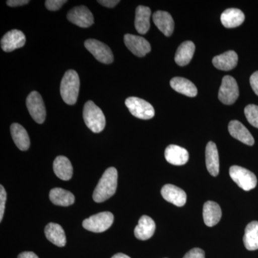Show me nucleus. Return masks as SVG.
<instances>
[{
  "mask_svg": "<svg viewBox=\"0 0 258 258\" xmlns=\"http://www.w3.org/2000/svg\"><path fill=\"white\" fill-rule=\"evenodd\" d=\"M118 184V171L114 167L107 169L98 181L93 192V199L96 203H101L114 195Z\"/></svg>",
  "mask_w": 258,
  "mask_h": 258,
  "instance_id": "f257e3e1",
  "label": "nucleus"
},
{
  "mask_svg": "<svg viewBox=\"0 0 258 258\" xmlns=\"http://www.w3.org/2000/svg\"><path fill=\"white\" fill-rule=\"evenodd\" d=\"M80 89L79 74L74 70L64 73L60 83V95L64 103L74 105L77 102Z\"/></svg>",
  "mask_w": 258,
  "mask_h": 258,
  "instance_id": "f03ea898",
  "label": "nucleus"
},
{
  "mask_svg": "<svg viewBox=\"0 0 258 258\" xmlns=\"http://www.w3.org/2000/svg\"><path fill=\"white\" fill-rule=\"evenodd\" d=\"M83 115L88 128L94 133H100L106 126V118L103 111L92 101L86 102Z\"/></svg>",
  "mask_w": 258,
  "mask_h": 258,
  "instance_id": "7ed1b4c3",
  "label": "nucleus"
},
{
  "mask_svg": "<svg viewBox=\"0 0 258 258\" xmlns=\"http://www.w3.org/2000/svg\"><path fill=\"white\" fill-rule=\"evenodd\" d=\"M113 220L114 217L111 212H100L83 220V226L86 230L100 233L108 230L113 225Z\"/></svg>",
  "mask_w": 258,
  "mask_h": 258,
  "instance_id": "20e7f679",
  "label": "nucleus"
},
{
  "mask_svg": "<svg viewBox=\"0 0 258 258\" xmlns=\"http://www.w3.org/2000/svg\"><path fill=\"white\" fill-rule=\"evenodd\" d=\"M125 104L130 113L140 119H151L155 115L154 107L142 98L129 97L125 100Z\"/></svg>",
  "mask_w": 258,
  "mask_h": 258,
  "instance_id": "39448f33",
  "label": "nucleus"
},
{
  "mask_svg": "<svg viewBox=\"0 0 258 258\" xmlns=\"http://www.w3.org/2000/svg\"><path fill=\"white\" fill-rule=\"evenodd\" d=\"M230 176L239 187L244 191L253 189L257 184V177L253 173L241 166H231Z\"/></svg>",
  "mask_w": 258,
  "mask_h": 258,
  "instance_id": "423d86ee",
  "label": "nucleus"
},
{
  "mask_svg": "<svg viewBox=\"0 0 258 258\" xmlns=\"http://www.w3.org/2000/svg\"><path fill=\"white\" fill-rule=\"evenodd\" d=\"M29 113L37 123H43L46 117V109L41 95L37 91H32L26 99Z\"/></svg>",
  "mask_w": 258,
  "mask_h": 258,
  "instance_id": "0eeeda50",
  "label": "nucleus"
},
{
  "mask_svg": "<svg viewBox=\"0 0 258 258\" xmlns=\"http://www.w3.org/2000/svg\"><path fill=\"white\" fill-rule=\"evenodd\" d=\"M239 88L237 81L230 76H226L222 81L219 91V100L225 105H232L239 97Z\"/></svg>",
  "mask_w": 258,
  "mask_h": 258,
  "instance_id": "6e6552de",
  "label": "nucleus"
},
{
  "mask_svg": "<svg viewBox=\"0 0 258 258\" xmlns=\"http://www.w3.org/2000/svg\"><path fill=\"white\" fill-rule=\"evenodd\" d=\"M87 49L97 60L104 64H110L113 62V52L108 45L95 39H88L84 43Z\"/></svg>",
  "mask_w": 258,
  "mask_h": 258,
  "instance_id": "1a4fd4ad",
  "label": "nucleus"
},
{
  "mask_svg": "<svg viewBox=\"0 0 258 258\" xmlns=\"http://www.w3.org/2000/svg\"><path fill=\"white\" fill-rule=\"evenodd\" d=\"M68 20L80 28H87L94 23L92 13L86 6L75 7L67 15Z\"/></svg>",
  "mask_w": 258,
  "mask_h": 258,
  "instance_id": "9d476101",
  "label": "nucleus"
},
{
  "mask_svg": "<svg viewBox=\"0 0 258 258\" xmlns=\"http://www.w3.org/2000/svg\"><path fill=\"white\" fill-rule=\"evenodd\" d=\"M124 42L128 50L138 57H144L152 50L149 42L142 37L125 34Z\"/></svg>",
  "mask_w": 258,
  "mask_h": 258,
  "instance_id": "9b49d317",
  "label": "nucleus"
},
{
  "mask_svg": "<svg viewBox=\"0 0 258 258\" xmlns=\"http://www.w3.org/2000/svg\"><path fill=\"white\" fill-rule=\"evenodd\" d=\"M25 42V34L20 30H13L7 32L1 39V47L5 52H10L23 47Z\"/></svg>",
  "mask_w": 258,
  "mask_h": 258,
  "instance_id": "f8f14e48",
  "label": "nucleus"
},
{
  "mask_svg": "<svg viewBox=\"0 0 258 258\" xmlns=\"http://www.w3.org/2000/svg\"><path fill=\"white\" fill-rule=\"evenodd\" d=\"M163 198L177 207L184 206L186 202V195L184 190L172 184H166L161 191Z\"/></svg>",
  "mask_w": 258,
  "mask_h": 258,
  "instance_id": "ddd939ff",
  "label": "nucleus"
},
{
  "mask_svg": "<svg viewBox=\"0 0 258 258\" xmlns=\"http://www.w3.org/2000/svg\"><path fill=\"white\" fill-rule=\"evenodd\" d=\"M166 161L173 165H184L189 161V153L184 148L176 145H169L166 147L165 153Z\"/></svg>",
  "mask_w": 258,
  "mask_h": 258,
  "instance_id": "4468645a",
  "label": "nucleus"
},
{
  "mask_svg": "<svg viewBox=\"0 0 258 258\" xmlns=\"http://www.w3.org/2000/svg\"><path fill=\"white\" fill-rule=\"evenodd\" d=\"M156 224L150 217L144 215L139 219L138 225L135 227L134 235L141 240H147L154 235Z\"/></svg>",
  "mask_w": 258,
  "mask_h": 258,
  "instance_id": "2eb2a0df",
  "label": "nucleus"
},
{
  "mask_svg": "<svg viewBox=\"0 0 258 258\" xmlns=\"http://www.w3.org/2000/svg\"><path fill=\"white\" fill-rule=\"evenodd\" d=\"M153 21L157 28L166 37L171 36L174 32V23L172 17L165 11H157L153 15Z\"/></svg>",
  "mask_w": 258,
  "mask_h": 258,
  "instance_id": "dca6fc26",
  "label": "nucleus"
},
{
  "mask_svg": "<svg viewBox=\"0 0 258 258\" xmlns=\"http://www.w3.org/2000/svg\"><path fill=\"white\" fill-rule=\"evenodd\" d=\"M228 130L230 135L233 138L248 146H252L254 140L252 134L241 122L238 120H232L228 125Z\"/></svg>",
  "mask_w": 258,
  "mask_h": 258,
  "instance_id": "f3484780",
  "label": "nucleus"
},
{
  "mask_svg": "<svg viewBox=\"0 0 258 258\" xmlns=\"http://www.w3.org/2000/svg\"><path fill=\"white\" fill-rule=\"evenodd\" d=\"M238 62V56L235 51L229 50L221 55L215 56L212 63L216 69L228 71L235 69Z\"/></svg>",
  "mask_w": 258,
  "mask_h": 258,
  "instance_id": "a211bd4d",
  "label": "nucleus"
},
{
  "mask_svg": "<svg viewBox=\"0 0 258 258\" xmlns=\"http://www.w3.org/2000/svg\"><path fill=\"white\" fill-rule=\"evenodd\" d=\"M222 217V210L220 205L215 202L208 201L203 207V219L205 225L213 227L218 224Z\"/></svg>",
  "mask_w": 258,
  "mask_h": 258,
  "instance_id": "6ab92c4d",
  "label": "nucleus"
},
{
  "mask_svg": "<svg viewBox=\"0 0 258 258\" xmlns=\"http://www.w3.org/2000/svg\"><path fill=\"white\" fill-rule=\"evenodd\" d=\"M207 169L212 176H217L220 171V159L216 144L210 142L205 151Z\"/></svg>",
  "mask_w": 258,
  "mask_h": 258,
  "instance_id": "aec40b11",
  "label": "nucleus"
},
{
  "mask_svg": "<svg viewBox=\"0 0 258 258\" xmlns=\"http://www.w3.org/2000/svg\"><path fill=\"white\" fill-rule=\"evenodd\" d=\"M150 8L140 5L136 10L135 28L139 33L144 35L150 28Z\"/></svg>",
  "mask_w": 258,
  "mask_h": 258,
  "instance_id": "412c9836",
  "label": "nucleus"
},
{
  "mask_svg": "<svg viewBox=\"0 0 258 258\" xmlns=\"http://www.w3.org/2000/svg\"><path fill=\"white\" fill-rule=\"evenodd\" d=\"M221 23L226 28H234L244 23V13L240 10L230 8L225 10L221 15Z\"/></svg>",
  "mask_w": 258,
  "mask_h": 258,
  "instance_id": "4be33fe9",
  "label": "nucleus"
},
{
  "mask_svg": "<svg viewBox=\"0 0 258 258\" xmlns=\"http://www.w3.org/2000/svg\"><path fill=\"white\" fill-rule=\"evenodd\" d=\"M45 235L47 240L58 247H64L66 244V233L58 224L50 222L45 228Z\"/></svg>",
  "mask_w": 258,
  "mask_h": 258,
  "instance_id": "5701e85b",
  "label": "nucleus"
},
{
  "mask_svg": "<svg viewBox=\"0 0 258 258\" xmlns=\"http://www.w3.org/2000/svg\"><path fill=\"white\" fill-rule=\"evenodd\" d=\"M12 137L18 149L21 151H27L30 146V138L25 128L19 123H13L10 126Z\"/></svg>",
  "mask_w": 258,
  "mask_h": 258,
  "instance_id": "b1692460",
  "label": "nucleus"
},
{
  "mask_svg": "<svg viewBox=\"0 0 258 258\" xmlns=\"http://www.w3.org/2000/svg\"><path fill=\"white\" fill-rule=\"evenodd\" d=\"M53 171L59 179L69 181L72 178L73 166L67 157L59 156L53 162Z\"/></svg>",
  "mask_w": 258,
  "mask_h": 258,
  "instance_id": "393cba45",
  "label": "nucleus"
},
{
  "mask_svg": "<svg viewBox=\"0 0 258 258\" xmlns=\"http://www.w3.org/2000/svg\"><path fill=\"white\" fill-rule=\"evenodd\" d=\"M170 86L176 92L184 96L195 97L198 95V89L195 85L184 78H174L171 80Z\"/></svg>",
  "mask_w": 258,
  "mask_h": 258,
  "instance_id": "a878e982",
  "label": "nucleus"
},
{
  "mask_svg": "<svg viewBox=\"0 0 258 258\" xmlns=\"http://www.w3.org/2000/svg\"><path fill=\"white\" fill-rule=\"evenodd\" d=\"M195 51V45L191 41L181 43L178 47L175 54L176 63L179 66H185L189 63L192 59Z\"/></svg>",
  "mask_w": 258,
  "mask_h": 258,
  "instance_id": "bb28decb",
  "label": "nucleus"
},
{
  "mask_svg": "<svg viewBox=\"0 0 258 258\" xmlns=\"http://www.w3.org/2000/svg\"><path fill=\"white\" fill-rule=\"evenodd\" d=\"M50 200L54 205L62 207L70 206L75 203L74 195L71 191L62 188H54L51 189Z\"/></svg>",
  "mask_w": 258,
  "mask_h": 258,
  "instance_id": "cd10ccee",
  "label": "nucleus"
},
{
  "mask_svg": "<svg viewBox=\"0 0 258 258\" xmlns=\"http://www.w3.org/2000/svg\"><path fill=\"white\" fill-rule=\"evenodd\" d=\"M243 242L246 249L248 250L258 249V222H251L244 231Z\"/></svg>",
  "mask_w": 258,
  "mask_h": 258,
  "instance_id": "c85d7f7f",
  "label": "nucleus"
},
{
  "mask_svg": "<svg viewBox=\"0 0 258 258\" xmlns=\"http://www.w3.org/2000/svg\"><path fill=\"white\" fill-rule=\"evenodd\" d=\"M244 115L251 125L258 128V106L256 105H248L244 108Z\"/></svg>",
  "mask_w": 258,
  "mask_h": 258,
  "instance_id": "c756f323",
  "label": "nucleus"
},
{
  "mask_svg": "<svg viewBox=\"0 0 258 258\" xmlns=\"http://www.w3.org/2000/svg\"><path fill=\"white\" fill-rule=\"evenodd\" d=\"M66 3L67 1L66 0H47L45 1V7L50 11H57Z\"/></svg>",
  "mask_w": 258,
  "mask_h": 258,
  "instance_id": "7c9ffc66",
  "label": "nucleus"
},
{
  "mask_svg": "<svg viewBox=\"0 0 258 258\" xmlns=\"http://www.w3.org/2000/svg\"><path fill=\"white\" fill-rule=\"evenodd\" d=\"M7 200V192L3 185L0 186V222L3 221L4 216L5 204Z\"/></svg>",
  "mask_w": 258,
  "mask_h": 258,
  "instance_id": "2f4dec72",
  "label": "nucleus"
},
{
  "mask_svg": "<svg viewBox=\"0 0 258 258\" xmlns=\"http://www.w3.org/2000/svg\"><path fill=\"white\" fill-rule=\"evenodd\" d=\"M183 258H205V254L203 249L193 248L186 253Z\"/></svg>",
  "mask_w": 258,
  "mask_h": 258,
  "instance_id": "473e14b6",
  "label": "nucleus"
},
{
  "mask_svg": "<svg viewBox=\"0 0 258 258\" xmlns=\"http://www.w3.org/2000/svg\"><path fill=\"white\" fill-rule=\"evenodd\" d=\"M249 83L254 93L258 96V71H256L251 76Z\"/></svg>",
  "mask_w": 258,
  "mask_h": 258,
  "instance_id": "72a5a7b5",
  "label": "nucleus"
},
{
  "mask_svg": "<svg viewBox=\"0 0 258 258\" xmlns=\"http://www.w3.org/2000/svg\"><path fill=\"white\" fill-rule=\"evenodd\" d=\"M30 3L29 0H8L7 1V5L10 7H20L28 4Z\"/></svg>",
  "mask_w": 258,
  "mask_h": 258,
  "instance_id": "f704fd0d",
  "label": "nucleus"
},
{
  "mask_svg": "<svg viewBox=\"0 0 258 258\" xmlns=\"http://www.w3.org/2000/svg\"><path fill=\"white\" fill-rule=\"evenodd\" d=\"M103 6L108 8H113L120 3L119 0H99L98 1Z\"/></svg>",
  "mask_w": 258,
  "mask_h": 258,
  "instance_id": "c9c22d12",
  "label": "nucleus"
},
{
  "mask_svg": "<svg viewBox=\"0 0 258 258\" xmlns=\"http://www.w3.org/2000/svg\"><path fill=\"white\" fill-rule=\"evenodd\" d=\"M18 258H39L36 254L32 252H23L18 255Z\"/></svg>",
  "mask_w": 258,
  "mask_h": 258,
  "instance_id": "e433bc0d",
  "label": "nucleus"
},
{
  "mask_svg": "<svg viewBox=\"0 0 258 258\" xmlns=\"http://www.w3.org/2000/svg\"><path fill=\"white\" fill-rule=\"evenodd\" d=\"M111 258H131L129 256L126 255V254L123 253H118L115 254Z\"/></svg>",
  "mask_w": 258,
  "mask_h": 258,
  "instance_id": "4c0bfd02",
  "label": "nucleus"
}]
</instances>
